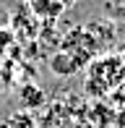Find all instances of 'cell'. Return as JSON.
Masks as SVG:
<instances>
[{
	"instance_id": "obj_1",
	"label": "cell",
	"mask_w": 125,
	"mask_h": 128,
	"mask_svg": "<svg viewBox=\"0 0 125 128\" xmlns=\"http://www.w3.org/2000/svg\"><path fill=\"white\" fill-rule=\"evenodd\" d=\"M73 68H76V66L70 63V58H62V55H58V58L52 60V71H55V73H62V71H65V73H70Z\"/></svg>"
}]
</instances>
